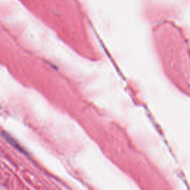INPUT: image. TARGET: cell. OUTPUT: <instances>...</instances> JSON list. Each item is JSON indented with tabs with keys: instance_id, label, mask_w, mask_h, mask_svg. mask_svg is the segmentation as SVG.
<instances>
[{
	"instance_id": "obj_1",
	"label": "cell",
	"mask_w": 190,
	"mask_h": 190,
	"mask_svg": "<svg viewBox=\"0 0 190 190\" xmlns=\"http://www.w3.org/2000/svg\"><path fill=\"white\" fill-rule=\"evenodd\" d=\"M2 135H3V137H4V138H5V140H6L7 141L9 142L10 144H11V145L13 146V147H15L16 149H19V150L22 151V149H21V148L19 147V144H17V142H16L14 141V140H13V139H12L11 138H10V136H8V135H7V133H5L4 131H3V132H2Z\"/></svg>"
}]
</instances>
